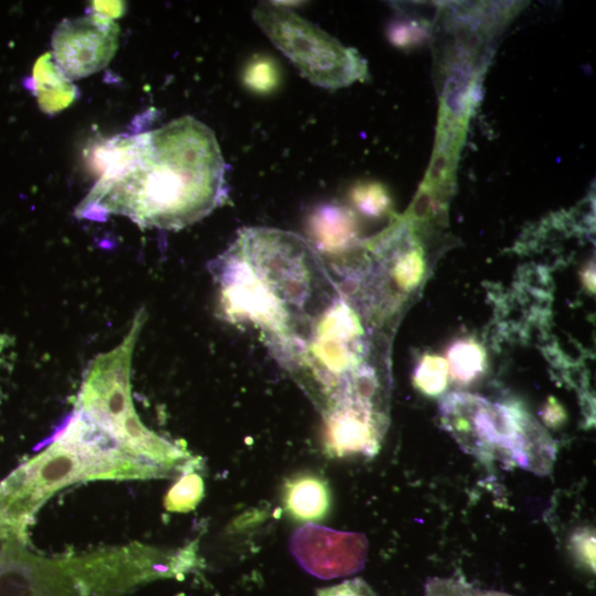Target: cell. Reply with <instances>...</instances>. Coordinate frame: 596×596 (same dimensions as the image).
I'll return each mask as SVG.
<instances>
[{
  "label": "cell",
  "instance_id": "obj_7",
  "mask_svg": "<svg viewBox=\"0 0 596 596\" xmlns=\"http://www.w3.org/2000/svg\"><path fill=\"white\" fill-rule=\"evenodd\" d=\"M368 541L361 533L336 531L308 523L292 537L291 551L311 574L332 579L361 571L368 556Z\"/></svg>",
  "mask_w": 596,
  "mask_h": 596
},
{
  "label": "cell",
  "instance_id": "obj_17",
  "mask_svg": "<svg viewBox=\"0 0 596 596\" xmlns=\"http://www.w3.org/2000/svg\"><path fill=\"white\" fill-rule=\"evenodd\" d=\"M357 202L370 214H379L388 204V197L379 186H368L357 193Z\"/></svg>",
  "mask_w": 596,
  "mask_h": 596
},
{
  "label": "cell",
  "instance_id": "obj_11",
  "mask_svg": "<svg viewBox=\"0 0 596 596\" xmlns=\"http://www.w3.org/2000/svg\"><path fill=\"white\" fill-rule=\"evenodd\" d=\"M453 376L464 382L476 378L484 369V355L473 344H458L448 355Z\"/></svg>",
  "mask_w": 596,
  "mask_h": 596
},
{
  "label": "cell",
  "instance_id": "obj_14",
  "mask_svg": "<svg viewBox=\"0 0 596 596\" xmlns=\"http://www.w3.org/2000/svg\"><path fill=\"white\" fill-rule=\"evenodd\" d=\"M277 69L269 62L253 64L247 72L245 82L258 93H269L278 85Z\"/></svg>",
  "mask_w": 596,
  "mask_h": 596
},
{
  "label": "cell",
  "instance_id": "obj_3",
  "mask_svg": "<svg viewBox=\"0 0 596 596\" xmlns=\"http://www.w3.org/2000/svg\"><path fill=\"white\" fill-rule=\"evenodd\" d=\"M164 475L82 410L58 441L0 484V538H22L42 505L66 486Z\"/></svg>",
  "mask_w": 596,
  "mask_h": 596
},
{
  "label": "cell",
  "instance_id": "obj_15",
  "mask_svg": "<svg viewBox=\"0 0 596 596\" xmlns=\"http://www.w3.org/2000/svg\"><path fill=\"white\" fill-rule=\"evenodd\" d=\"M425 596H479V592L453 578H433L426 584Z\"/></svg>",
  "mask_w": 596,
  "mask_h": 596
},
{
  "label": "cell",
  "instance_id": "obj_13",
  "mask_svg": "<svg viewBox=\"0 0 596 596\" xmlns=\"http://www.w3.org/2000/svg\"><path fill=\"white\" fill-rule=\"evenodd\" d=\"M447 367L438 358H426L416 372L418 386L427 394H438L446 386Z\"/></svg>",
  "mask_w": 596,
  "mask_h": 596
},
{
  "label": "cell",
  "instance_id": "obj_8",
  "mask_svg": "<svg viewBox=\"0 0 596 596\" xmlns=\"http://www.w3.org/2000/svg\"><path fill=\"white\" fill-rule=\"evenodd\" d=\"M119 28L110 20L88 17L63 23L53 39L58 65L71 79L104 69L118 48Z\"/></svg>",
  "mask_w": 596,
  "mask_h": 596
},
{
  "label": "cell",
  "instance_id": "obj_19",
  "mask_svg": "<svg viewBox=\"0 0 596 596\" xmlns=\"http://www.w3.org/2000/svg\"><path fill=\"white\" fill-rule=\"evenodd\" d=\"M479 596H510V595L498 593V592H486V593H479Z\"/></svg>",
  "mask_w": 596,
  "mask_h": 596
},
{
  "label": "cell",
  "instance_id": "obj_12",
  "mask_svg": "<svg viewBox=\"0 0 596 596\" xmlns=\"http://www.w3.org/2000/svg\"><path fill=\"white\" fill-rule=\"evenodd\" d=\"M204 496V483L199 475L184 476L170 491L166 507L171 511L187 512L196 508Z\"/></svg>",
  "mask_w": 596,
  "mask_h": 596
},
{
  "label": "cell",
  "instance_id": "obj_6",
  "mask_svg": "<svg viewBox=\"0 0 596 596\" xmlns=\"http://www.w3.org/2000/svg\"><path fill=\"white\" fill-rule=\"evenodd\" d=\"M253 19L267 37L315 86L340 89L367 75L366 64L354 50L344 47L293 11L263 3Z\"/></svg>",
  "mask_w": 596,
  "mask_h": 596
},
{
  "label": "cell",
  "instance_id": "obj_9",
  "mask_svg": "<svg viewBox=\"0 0 596 596\" xmlns=\"http://www.w3.org/2000/svg\"><path fill=\"white\" fill-rule=\"evenodd\" d=\"M325 422L326 449L336 458L373 456L386 430L381 413L362 405L343 409L325 418Z\"/></svg>",
  "mask_w": 596,
  "mask_h": 596
},
{
  "label": "cell",
  "instance_id": "obj_16",
  "mask_svg": "<svg viewBox=\"0 0 596 596\" xmlns=\"http://www.w3.org/2000/svg\"><path fill=\"white\" fill-rule=\"evenodd\" d=\"M317 596H377L373 589L362 579L354 578L338 585L321 588Z\"/></svg>",
  "mask_w": 596,
  "mask_h": 596
},
{
  "label": "cell",
  "instance_id": "obj_10",
  "mask_svg": "<svg viewBox=\"0 0 596 596\" xmlns=\"http://www.w3.org/2000/svg\"><path fill=\"white\" fill-rule=\"evenodd\" d=\"M282 499L289 516L299 522L322 521L332 509V491L327 480L311 472L289 478Z\"/></svg>",
  "mask_w": 596,
  "mask_h": 596
},
{
  "label": "cell",
  "instance_id": "obj_2",
  "mask_svg": "<svg viewBox=\"0 0 596 596\" xmlns=\"http://www.w3.org/2000/svg\"><path fill=\"white\" fill-rule=\"evenodd\" d=\"M101 177L80 210L121 215L143 228L180 230L223 206L227 165L214 131L184 117L99 148Z\"/></svg>",
  "mask_w": 596,
  "mask_h": 596
},
{
  "label": "cell",
  "instance_id": "obj_4",
  "mask_svg": "<svg viewBox=\"0 0 596 596\" xmlns=\"http://www.w3.org/2000/svg\"><path fill=\"white\" fill-rule=\"evenodd\" d=\"M173 551L136 544L95 554L46 559L15 541H0V596H123L172 577Z\"/></svg>",
  "mask_w": 596,
  "mask_h": 596
},
{
  "label": "cell",
  "instance_id": "obj_18",
  "mask_svg": "<svg viewBox=\"0 0 596 596\" xmlns=\"http://www.w3.org/2000/svg\"><path fill=\"white\" fill-rule=\"evenodd\" d=\"M574 554L590 568L595 565V538L590 531L575 533L573 539Z\"/></svg>",
  "mask_w": 596,
  "mask_h": 596
},
{
  "label": "cell",
  "instance_id": "obj_1",
  "mask_svg": "<svg viewBox=\"0 0 596 596\" xmlns=\"http://www.w3.org/2000/svg\"><path fill=\"white\" fill-rule=\"evenodd\" d=\"M228 319L261 332L324 418L375 389L356 369V317L322 257L295 234L249 252L229 293Z\"/></svg>",
  "mask_w": 596,
  "mask_h": 596
},
{
  "label": "cell",
  "instance_id": "obj_5",
  "mask_svg": "<svg viewBox=\"0 0 596 596\" xmlns=\"http://www.w3.org/2000/svg\"><path fill=\"white\" fill-rule=\"evenodd\" d=\"M441 420L459 446L481 460H498L537 475L552 470L555 445L520 405L453 392L441 403Z\"/></svg>",
  "mask_w": 596,
  "mask_h": 596
}]
</instances>
